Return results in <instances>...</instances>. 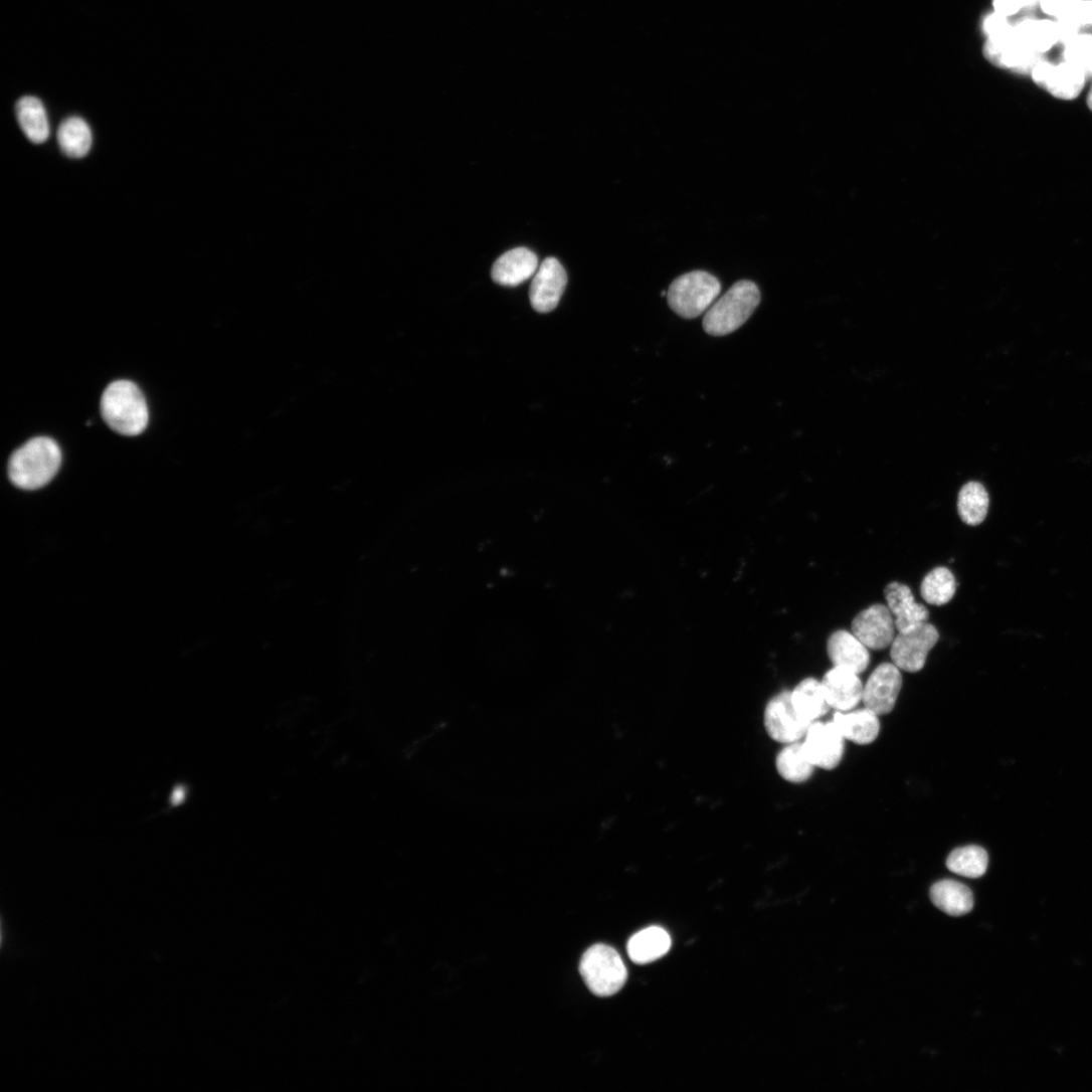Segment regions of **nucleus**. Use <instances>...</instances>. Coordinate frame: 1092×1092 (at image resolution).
Returning a JSON list of instances; mask_svg holds the SVG:
<instances>
[{"mask_svg": "<svg viewBox=\"0 0 1092 1092\" xmlns=\"http://www.w3.org/2000/svg\"><path fill=\"white\" fill-rule=\"evenodd\" d=\"M939 639V630L930 622L912 631L898 632L890 646L892 663L908 673L922 671Z\"/></svg>", "mask_w": 1092, "mask_h": 1092, "instance_id": "nucleus-6", "label": "nucleus"}, {"mask_svg": "<svg viewBox=\"0 0 1092 1092\" xmlns=\"http://www.w3.org/2000/svg\"><path fill=\"white\" fill-rule=\"evenodd\" d=\"M1015 39L1040 54H1045L1059 42L1056 23L1050 20L1024 19L1014 24Z\"/></svg>", "mask_w": 1092, "mask_h": 1092, "instance_id": "nucleus-22", "label": "nucleus"}, {"mask_svg": "<svg viewBox=\"0 0 1092 1092\" xmlns=\"http://www.w3.org/2000/svg\"><path fill=\"white\" fill-rule=\"evenodd\" d=\"M720 292L721 284L716 277L704 270H694L671 284L667 299L671 310L678 316L694 319L708 311Z\"/></svg>", "mask_w": 1092, "mask_h": 1092, "instance_id": "nucleus-4", "label": "nucleus"}, {"mask_svg": "<svg viewBox=\"0 0 1092 1092\" xmlns=\"http://www.w3.org/2000/svg\"><path fill=\"white\" fill-rule=\"evenodd\" d=\"M988 508L989 496L981 484L970 482L963 486L958 496V513L965 524L980 525L987 516Z\"/></svg>", "mask_w": 1092, "mask_h": 1092, "instance_id": "nucleus-25", "label": "nucleus"}, {"mask_svg": "<svg viewBox=\"0 0 1092 1092\" xmlns=\"http://www.w3.org/2000/svg\"><path fill=\"white\" fill-rule=\"evenodd\" d=\"M1087 105H1088V108L1092 111V87H1091V90H1090V93H1089V95L1087 97Z\"/></svg>", "mask_w": 1092, "mask_h": 1092, "instance_id": "nucleus-32", "label": "nucleus"}, {"mask_svg": "<svg viewBox=\"0 0 1092 1092\" xmlns=\"http://www.w3.org/2000/svg\"><path fill=\"white\" fill-rule=\"evenodd\" d=\"M933 903L951 917H962L974 906V896L969 887L951 879L935 883L930 891Z\"/></svg>", "mask_w": 1092, "mask_h": 1092, "instance_id": "nucleus-18", "label": "nucleus"}, {"mask_svg": "<svg viewBox=\"0 0 1092 1092\" xmlns=\"http://www.w3.org/2000/svg\"><path fill=\"white\" fill-rule=\"evenodd\" d=\"M671 945V937L664 929L650 927L630 938L627 953L635 964H649L664 957Z\"/></svg>", "mask_w": 1092, "mask_h": 1092, "instance_id": "nucleus-19", "label": "nucleus"}, {"mask_svg": "<svg viewBox=\"0 0 1092 1092\" xmlns=\"http://www.w3.org/2000/svg\"><path fill=\"white\" fill-rule=\"evenodd\" d=\"M801 745L807 760L824 770L836 769L845 753V738L833 721L812 722Z\"/></svg>", "mask_w": 1092, "mask_h": 1092, "instance_id": "nucleus-8", "label": "nucleus"}, {"mask_svg": "<svg viewBox=\"0 0 1092 1092\" xmlns=\"http://www.w3.org/2000/svg\"><path fill=\"white\" fill-rule=\"evenodd\" d=\"M896 626L887 605L875 604L861 611L852 622V632L869 649L882 651L895 639Z\"/></svg>", "mask_w": 1092, "mask_h": 1092, "instance_id": "nucleus-12", "label": "nucleus"}, {"mask_svg": "<svg viewBox=\"0 0 1092 1092\" xmlns=\"http://www.w3.org/2000/svg\"><path fill=\"white\" fill-rule=\"evenodd\" d=\"M1064 61L1080 69L1086 79L1092 78V34H1080L1064 46Z\"/></svg>", "mask_w": 1092, "mask_h": 1092, "instance_id": "nucleus-28", "label": "nucleus"}, {"mask_svg": "<svg viewBox=\"0 0 1092 1092\" xmlns=\"http://www.w3.org/2000/svg\"><path fill=\"white\" fill-rule=\"evenodd\" d=\"M17 119L27 138L34 144L45 143L50 136L46 109L35 97L22 98L16 107Z\"/></svg>", "mask_w": 1092, "mask_h": 1092, "instance_id": "nucleus-21", "label": "nucleus"}, {"mask_svg": "<svg viewBox=\"0 0 1092 1092\" xmlns=\"http://www.w3.org/2000/svg\"><path fill=\"white\" fill-rule=\"evenodd\" d=\"M102 415L106 423L125 436H137L145 431L149 412L141 390L130 381L112 383L101 401Z\"/></svg>", "mask_w": 1092, "mask_h": 1092, "instance_id": "nucleus-3", "label": "nucleus"}, {"mask_svg": "<svg viewBox=\"0 0 1092 1092\" xmlns=\"http://www.w3.org/2000/svg\"><path fill=\"white\" fill-rule=\"evenodd\" d=\"M1077 15L1084 28L1092 26V0H1081Z\"/></svg>", "mask_w": 1092, "mask_h": 1092, "instance_id": "nucleus-31", "label": "nucleus"}, {"mask_svg": "<svg viewBox=\"0 0 1092 1092\" xmlns=\"http://www.w3.org/2000/svg\"><path fill=\"white\" fill-rule=\"evenodd\" d=\"M1031 75L1038 86L1066 101L1078 98L1087 80L1076 66L1066 61L1053 64L1045 58L1036 65Z\"/></svg>", "mask_w": 1092, "mask_h": 1092, "instance_id": "nucleus-9", "label": "nucleus"}, {"mask_svg": "<svg viewBox=\"0 0 1092 1092\" xmlns=\"http://www.w3.org/2000/svg\"><path fill=\"white\" fill-rule=\"evenodd\" d=\"M538 259L535 253L520 247L503 254L493 265L492 279L505 287H516L536 274Z\"/></svg>", "mask_w": 1092, "mask_h": 1092, "instance_id": "nucleus-17", "label": "nucleus"}, {"mask_svg": "<svg viewBox=\"0 0 1092 1092\" xmlns=\"http://www.w3.org/2000/svg\"><path fill=\"white\" fill-rule=\"evenodd\" d=\"M988 854L975 845L955 849L947 859L948 869L967 878H980L988 868Z\"/></svg>", "mask_w": 1092, "mask_h": 1092, "instance_id": "nucleus-26", "label": "nucleus"}, {"mask_svg": "<svg viewBox=\"0 0 1092 1092\" xmlns=\"http://www.w3.org/2000/svg\"><path fill=\"white\" fill-rule=\"evenodd\" d=\"M833 722L845 740L857 745L872 744L880 733L879 715L867 707L846 712L837 711Z\"/></svg>", "mask_w": 1092, "mask_h": 1092, "instance_id": "nucleus-16", "label": "nucleus"}, {"mask_svg": "<svg viewBox=\"0 0 1092 1092\" xmlns=\"http://www.w3.org/2000/svg\"><path fill=\"white\" fill-rule=\"evenodd\" d=\"M822 683L831 708L837 711H851L862 702L863 683L859 675L850 670L834 667Z\"/></svg>", "mask_w": 1092, "mask_h": 1092, "instance_id": "nucleus-14", "label": "nucleus"}, {"mask_svg": "<svg viewBox=\"0 0 1092 1092\" xmlns=\"http://www.w3.org/2000/svg\"><path fill=\"white\" fill-rule=\"evenodd\" d=\"M884 595L898 632L912 631L929 622V610L915 600L908 586L898 582L890 583L885 588Z\"/></svg>", "mask_w": 1092, "mask_h": 1092, "instance_id": "nucleus-13", "label": "nucleus"}, {"mask_svg": "<svg viewBox=\"0 0 1092 1092\" xmlns=\"http://www.w3.org/2000/svg\"><path fill=\"white\" fill-rule=\"evenodd\" d=\"M828 655L834 667L850 670L858 675L870 664L869 649L852 632L838 630L828 641Z\"/></svg>", "mask_w": 1092, "mask_h": 1092, "instance_id": "nucleus-15", "label": "nucleus"}, {"mask_svg": "<svg viewBox=\"0 0 1092 1092\" xmlns=\"http://www.w3.org/2000/svg\"><path fill=\"white\" fill-rule=\"evenodd\" d=\"M57 140L66 156L79 159L89 153L93 146V133L83 119L71 117L60 125Z\"/></svg>", "mask_w": 1092, "mask_h": 1092, "instance_id": "nucleus-23", "label": "nucleus"}, {"mask_svg": "<svg viewBox=\"0 0 1092 1092\" xmlns=\"http://www.w3.org/2000/svg\"><path fill=\"white\" fill-rule=\"evenodd\" d=\"M1039 4V0H993V12L1012 18L1024 9H1032Z\"/></svg>", "mask_w": 1092, "mask_h": 1092, "instance_id": "nucleus-30", "label": "nucleus"}, {"mask_svg": "<svg viewBox=\"0 0 1092 1092\" xmlns=\"http://www.w3.org/2000/svg\"><path fill=\"white\" fill-rule=\"evenodd\" d=\"M580 973L588 988L601 997L616 994L627 980V970L618 952L602 944L586 951Z\"/></svg>", "mask_w": 1092, "mask_h": 1092, "instance_id": "nucleus-5", "label": "nucleus"}, {"mask_svg": "<svg viewBox=\"0 0 1092 1092\" xmlns=\"http://www.w3.org/2000/svg\"><path fill=\"white\" fill-rule=\"evenodd\" d=\"M1081 0H1039L1042 11L1056 20L1072 14Z\"/></svg>", "mask_w": 1092, "mask_h": 1092, "instance_id": "nucleus-29", "label": "nucleus"}, {"mask_svg": "<svg viewBox=\"0 0 1092 1092\" xmlns=\"http://www.w3.org/2000/svg\"><path fill=\"white\" fill-rule=\"evenodd\" d=\"M776 768L784 780L795 784L808 781L815 769L804 755L799 742L788 744L780 751Z\"/></svg>", "mask_w": 1092, "mask_h": 1092, "instance_id": "nucleus-24", "label": "nucleus"}, {"mask_svg": "<svg viewBox=\"0 0 1092 1092\" xmlns=\"http://www.w3.org/2000/svg\"><path fill=\"white\" fill-rule=\"evenodd\" d=\"M956 590L955 576L945 567H938L931 571L921 585L923 599L934 606L948 604L954 598Z\"/></svg>", "mask_w": 1092, "mask_h": 1092, "instance_id": "nucleus-27", "label": "nucleus"}, {"mask_svg": "<svg viewBox=\"0 0 1092 1092\" xmlns=\"http://www.w3.org/2000/svg\"><path fill=\"white\" fill-rule=\"evenodd\" d=\"M61 463L62 452L57 442L49 437H36L13 453L9 476L20 489L38 490L51 482Z\"/></svg>", "mask_w": 1092, "mask_h": 1092, "instance_id": "nucleus-1", "label": "nucleus"}, {"mask_svg": "<svg viewBox=\"0 0 1092 1092\" xmlns=\"http://www.w3.org/2000/svg\"><path fill=\"white\" fill-rule=\"evenodd\" d=\"M760 303L758 286L751 281H740L708 309L703 329L714 337L732 334L750 319Z\"/></svg>", "mask_w": 1092, "mask_h": 1092, "instance_id": "nucleus-2", "label": "nucleus"}, {"mask_svg": "<svg viewBox=\"0 0 1092 1092\" xmlns=\"http://www.w3.org/2000/svg\"><path fill=\"white\" fill-rule=\"evenodd\" d=\"M764 724L769 737L784 745L804 739L811 725L796 711L789 691L775 695L768 702L764 712Z\"/></svg>", "mask_w": 1092, "mask_h": 1092, "instance_id": "nucleus-7", "label": "nucleus"}, {"mask_svg": "<svg viewBox=\"0 0 1092 1092\" xmlns=\"http://www.w3.org/2000/svg\"><path fill=\"white\" fill-rule=\"evenodd\" d=\"M791 698L798 714L810 723L817 721L831 709L822 681L814 678L801 681L791 692Z\"/></svg>", "mask_w": 1092, "mask_h": 1092, "instance_id": "nucleus-20", "label": "nucleus"}, {"mask_svg": "<svg viewBox=\"0 0 1092 1092\" xmlns=\"http://www.w3.org/2000/svg\"><path fill=\"white\" fill-rule=\"evenodd\" d=\"M568 283L564 266L556 258H546L532 281L529 298L538 313H550L560 303Z\"/></svg>", "mask_w": 1092, "mask_h": 1092, "instance_id": "nucleus-10", "label": "nucleus"}, {"mask_svg": "<svg viewBox=\"0 0 1092 1092\" xmlns=\"http://www.w3.org/2000/svg\"><path fill=\"white\" fill-rule=\"evenodd\" d=\"M900 671L893 663H883L874 670L863 690L865 707L878 715L892 712L902 688Z\"/></svg>", "mask_w": 1092, "mask_h": 1092, "instance_id": "nucleus-11", "label": "nucleus"}]
</instances>
